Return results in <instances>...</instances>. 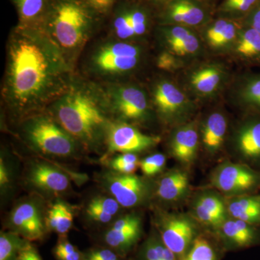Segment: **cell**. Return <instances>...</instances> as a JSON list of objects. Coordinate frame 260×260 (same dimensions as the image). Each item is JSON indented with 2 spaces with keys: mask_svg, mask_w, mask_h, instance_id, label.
I'll return each mask as SVG.
<instances>
[{
  "mask_svg": "<svg viewBox=\"0 0 260 260\" xmlns=\"http://www.w3.org/2000/svg\"><path fill=\"white\" fill-rule=\"evenodd\" d=\"M21 121L22 137L34 150L58 157L70 156L78 150V142L46 111Z\"/></svg>",
  "mask_w": 260,
  "mask_h": 260,
  "instance_id": "5b68a950",
  "label": "cell"
},
{
  "mask_svg": "<svg viewBox=\"0 0 260 260\" xmlns=\"http://www.w3.org/2000/svg\"><path fill=\"white\" fill-rule=\"evenodd\" d=\"M144 1L150 5L155 10V12H157L164 8L172 0H144Z\"/></svg>",
  "mask_w": 260,
  "mask_h": 260,
  "instance_id": "f6af8a7d",
  "label": "cell"
},
{
  "mask_svg": "<svg viewBox=\"0 0 260 260\" xmlns=\"http://www.w3.org/2000/svg\"><path fill=\"white\" fill-rule=\"evenodd\" d=\"M235 97L249 115L260 116V73L243 76L238 82Z\"/></svg>",
  "mask_w": 260,
  "mask_h": 260,
  "instance_id": "cb8c5ba5",
  "label": "cell"
},
{
  "mask_svg": "<svg viewBox=\"0 0 260 260\" xmlns=\"http://www.w3.org/2000/svg\"><path fill=\"white\" fill-rule=\"evenodd\" d=\"M102 83L114 121L133 124L146 122L151 118L153 105L148 92L143 87L124 80Z\"/></svg>",
  "mask_w": 260,
  "mask_h": 260,
  "instance_id": "8992f818",
  "label": "cell"
},
{
  "mask_svg": "<svg viewBox=\"0 0 260 260\" xmlns=\"http://www.w3.org/2000/svg\"><path fill=\"white\" fill-rule=\"evenodd\" d=\"M175 254L162 243L151 241L145 248V260H176Z\"/></svg>",
  "mask_w": 260,
  "mask_h": 260,
  "instance_id": "836d02e7",
  "label": "cell"
},
{
  "mask_svg": "<svg viewBox=\"0 0 260 260\" xmlns=\"http://www.w3.org/2000/svg\"><path fill=\"white\" fill-rule=\"evenodd\" d=\"M89 205L99 208L112 216L119 211L121 206L114 198H105V197H98L94 198Z\"/></svg>",
  "mask_w": 260,
  "mask_h": 260,
  "instance_id": "74e56055",
  "label": "cell"
},
{
  "mask_svg": "<svg viewBox=\"0 0 260 260\" xmlns=\"http://www.w3.org/2000/svg\"><path fill=\"white\" fill-rule=\"evenodd\" d=\"M138 160L136 154L132 153H121L113 159L112 167L119 165H126V164H138Z\"/></svg>",
  "mask_w": 260,
  "mask_h": 260,
  "instance_id": "7bdbcfd3",
  "label": "cell"
},
{
  "mask_svg": "<svg viewBox=\"0 0 260 260\" xmlns=\"http://www.w3.org/2000/svg\"><path fill=\"white\" fill-rule=\"evenodd\" d=\"M87 214L90 218L93 219L95 221L99 222V223H106L112 220V215L106 213L105 212L102 211L99 208L92 205H88L86 210Z\"/></svg>",
  "mask_w": 260,
  "mask_h": 260,
  "instance_id": "b9f144b4",
  "label": "cell"
},
{
  "mask_svg": "<svg viewBox=\"0 0 260 260\" xmlns=\"http://www.w3.org/2000/svg\"><path fill=\"white\" fill-rule=\"evenodd\" d=\"M107 186L114 199L124 208L141 204L148 195V186L144 181L135 174H111Z\"/></svg>",
  "mask_w": 260,
  "mask_h": 260,
  "instance_id": "2e32d148",
  "label": "cell"
},
{
  "mask_svg": "<svg viewBox=\"0 0 260 260\" xmlns=\"http://www.w3.org/2000/svg\"><path fill=\"white\" fill-rule=\"evenodd\" d=\"M75 69L42 29L17 25L7 43L2 100L20 120L44 112L69 88Z\"/></svg>",
  "mask_w": 260,
  "mask_h": 260,
  "instance_id": "6da1fadb",
  "label": "cell"
},
{
  "mask_svg": "<svg viewBox=\"0 0 260 260\" xmlns=\"http://www.w3.org/2000/svg\"><path fill=\"white\" fill-rule=\"evenodd\" d=\"M28 243L18 234L2 233L0 236V260H17L20 251Z\"/></svg>",
  "mask_w": 260,
  "mask_h": 260,
  "instance_id": "1f68e13d",
  "label": "cell"
},
{
  "mask_svg": "<svg viewBox=\"0 0 260 260\" xmlns=\"http://www.w3.org/2000/svg\"><path fill=\"white\" fill-rule=\"evenodd\" d=\"M242 26L241 21L217 17L198 30L205 47L219 54L232 51Z\"/></svg>",
  "mask_w": 260,
  "mask_h": 260,
  "instance_id": "9a60e30c",
  "label": "cell"
},
{
  "mask_svg": "<svg viewBox=\"0 0 260 260\" xmlns=\"http://www.w3.org/2000/svg\"><path fill=\"white\" fill-rule=\"evenodd\" d=\"M106 19L85 0H52L42 29L75 68L84 48Z\"/></svg>",
  "mask_w": 260,
  "mask_h": 260,
  "instance_id": "3957f363",
  "label": "cell"
},
{
  "mask_svg": "<svg viewBox=\"0 0 260 260\" xmlns=\"http://www.w3.org/2000/svg\"><path fill=\"white\" fill-rule=\"evenodd\" d=\"M199 132L195 122L184 123L177 126L171 138L172 155L184 164L194 160L199 145Z\"/></svg>",
  "mask_w": 260,
  "mask_h": 260,
  "instance_id": "d6986e66",
  "label": "cell"
},
{
  "mask_svg": "<svg viewBox=\"0 0 260 260\" xmlns=\"http://www.w3.org/2000/svg\"><path fill=\"white\" fill-rule=\"evenodd\" d=\"M17 260H42V259L37 250L28 243L20 251Z\"/></svg>",
  "mask_w": 260,
  "mask_h": 260,
  "instance_id": "ee69618b",
  "label": "cell"
},
{
  "mask_svg": "<svg viewBox=\"0 0 260 260\" xmlns=\"http://www.w3.org/2000/svg\"><path fill=\"white\" fill-rule=\"evenodd\" d=\"M45 111L87 148L105 143L108 127L114 121L102 83L77 73L68 90Z\"/></svg>",
  "mask_w": 260,
  "mask_h": 260,
  "instance_id": "7a4b0ae2",
  "label": "cell"
},
{
  "mask_svg": "<svg viewBox=\"0 0 260 260\" xmlns=\"http://www.w3.org/2000/svg\"><path fill=\"white\" fill-rule=\"evenodd\" d=\"M259 3L260 0H223L217 14L218 17L242 21Z\"/></svg>",
  "mask_w": 260,
  "mask_h": 260,
  "instance_id": "f546056e",
  "label": "cell"
},
{
  "mask_svg": "<svg viewBox=\"0 0 260 260\" xmlns=\"http://www.w3.org/2000/svg\"><path fill=\"white\" fill-rule=\"evenodd\" d=\"M9 181V177H8V171L5 167L4 162L1 159L0 162V184L2 186L5 185Z\"/></svg>",
  "mask_w": 260,
  "mask_h": 260,
  "instance_id": "bcb514c9",
  "label": "cell"
},
{
  "mask_svg": "<svg viewBox=\"0 0 260 260\" xmlns=\"http://www.w3.org/2000/svg\"><path fill=\"white\" fill-rule=\"evenodd\" d=\"M73 223V215L70 208L62 203H56L49 210L48 226L59 234L69 232Z\"/></svg>",
  "mask_w": 260,
  "mask_h": 260,
  "instance_id": "4dcf8cb0",
  "label": "cell"
},
{
  "mask_svg": "<svg viewBox=\"0 0 260 260\" xmlns=\"http://www.w3.org/2000/svg\"><path fill=\"white\" fill-rule=\"evenodd\" d=\"M10 221L15 230L28 240L41 239L45 232L40 209L30 202L18 205L11 214Z\"/></svg>",
  "mask_w": 260,
  "mask_h": 260,
  "instance_id": "e0dca14e",
  "label": "cell"
},
{
  "mask_svg": "<svg viewBox=\"0 0 260 260\" xmlns=\"http://www.w3.org/2000/svg\"><path fill=\"white\" fill-rule=\"evenodd\" d=\"M84 260H119L114 251L109 249H96L90 251Z\"/></svg>",
  "mask_w": 260,
  "mask_h": 260,
  "instance_id": "60d3db41",
  "label": "cell"
},
{
  "mask_svg": "<svg viewBox=\"0 0 260 260\" xmlns=\"http://www.w3.org/2000/svg\"><path fill=\"white\" fill-rule=\"evenodd\" d=\"M52 0H10L18 15L19 26L42 29Z\"/></svg>",
  "mask_w": 260,
  "mask_h": 260,
  "instance_id": "44dd1931",
  "label": "cell"
},
{
  "mask_svg": "<svg viewBox=\"0 0 260 260\" xmlns=\"http://www.w3.org/2000/svg\"><path fill=\"white\" fill-rule=\"evenodd\" d=\"M231 52L245 64L260 65V34L242 24Z\"/></svg>",
  "mask_w": 260,
  "mask_h": 260,
  "instance_id": "7402d4cb",
  "label": "cell"
},
{
  "mask_svg": "<svg viewBox=\"0 0 260 260\" xmlns=\"http://www.w3.org/2000/svg\"><path fill=\"white\" fill-rule=\"evenodd\" d=\"M160 138L145 135L133 124L113 121L108 127L105 143L112 153H132L148 150L160 142Z\"/></svg>",
  "mask_w": 260,
  "mask_h": 260,
  "instance_id": "7c38bea8",
  "label": "cell"
},
{
  "mask_svg": "<svg viewBox=\"0 0 260 260\" xmlns=\"http://www.w3.org/2000/svg\"><path fill=\"white\" fill-rule=\"evenodd\" d=\"M155 13L144 0H119L109 16L112 38L132 42L143 39L156 23Z\"/></svg>",
  "mask_w": 260,
  "mask_h": 260,
  "instance_id": "52a82bcc",
  "label": "cell"
},
{
  "mask_svg": "<svg viewBox=\"0 0 260 260\" xmlns=\"http://www.w3.org/2000/svg\"><path fill=\"white\" fill-rule=\"evenodd\" d=\"M228 121L223 113L213 112L205 118L201 128V140L204 148L215 153L221 148L226 136Z\"/></svg>",
  "mask_w": 260,
  "mask_h": 260,
  "instance_id": "603a6c76",
  "label": "cell"
},
{
  "mask_svg": "<svg viewBox=\"0 0 260 260\" xmlns=\"http://www.w3.org/2000/svg\"><path fill=\"white\" fill-rule=\"evenodd\" d=\"M112 39L94 48L87 61L89 73L101 83L123 80L140 69L145 60L142 44Z\"/></svg>",
  "mask_w": 260,
  "mask_h": 260,
  "instance_id": "277c9868",
  "label": "cell"
},
{
  "mask_svg": "<svg viewBox=\"0 0 260 260\" xmlns=\"http://www.w3.org/2000/svg\"><path fill=\"white\" fill-rule=\"evenodd\" d=\"M227 211L233 218L260 225V194H245L232 200Z\"/></svg>",
  "mask_w": 260,
  "mask_h": 260,
  "instance_id": "484cf974",
  "label": "cell"
},
{
  "mask_svg": "<svg viewBox=\"0 0 260 260\" xmlns=\"http://www.w3.org/2000/svg\"><path fill=\"white\" fill-rule=\"evenodd\" d=\"M243 25L254 29L260 34V3L242 20Z\"/></svg>",
  "mask_w": 260,
  "mask_h": 260,
  "instance_id": "ab89813d",
  "label": "cell"
},
{
  "mask_svg": "<svg viewBox=\"0 0 260 260\" xmlns=\"http://www.w3.org/2000/svg\"><path fill=\"white\" fill-rule=\"evenodd\" d=\"M224 236L241 247L253 245L259 242L260 232L256 225L237 219L225 220L221 225Z\"/></svg>",
  "mask_w": 260,
  "mask_h": 260,
  "instance_id": "4316f807",
  "label": "cell"
},
{
  "mask_svg": "<svg viewBox=\"0 0 260 260\" xmlns=\"http://www.w3.org/2000/svg\"><path fill=\"white\" fill-rule=\"evenodd\" d=\"M55 255L59 260H81V254L68 241L59 242L55 248Z\"/></svg>",
  "mask_w": 260,
  "mask_h": 260,
  "instance_id": "8d00e7d4",
  "label": "cell"
},
{
  "mask_svg": "<svg viewBox=\"0 0 260 260\" xmlns=\"http://www.w3.org/2000/svg\"><path fill=\"white\" fill-rule=\"evenodd\" d=\"M98 13L107 18L112 15L113 10L119 0H85Z\"/></svg>",
  "mask_w": 260,
  "mask_h": 260,
  "instance_id": "f35d334b",
  "label": "cell"
},
{
  "mask_svg": "<svg viewBox=\"0 0 260 260\" xmlns=\"http://www.w3.org/2000/svg\"><path fill=\"white\" fill-rule=\"evenodd\" d=\"M185 260H215V252L206 239L198 237L194 239Z\"/></svg>",
  "mask_w": 260,
  "mask_h": 260,
  "instance_id": "d6a6232c",
  "label": "cell"
},
{
  "mask_svg": "<svg viewBox=\"0 0 260 260\" xmlns=\"http://www.w3.org/2000/svg\"><path fill=\"white\" fill-rule=\"evenodd\" d=\"M183 260H185V259H183Z\"/></svg>",
  "mask_w": 260,
  "mask_h": 260,
  "instance_id": "c3c4849f",
  "label": "cell"
},
{
  "mask_svg": "<svg viewBox=\"0 0 260 260\" xmlns=\"http://www.w3.org/2000/svg\"><path fill=\"white\" fill-rule=\"evenodd\" d=\"M249 116L237 130L236 148L244 160L260 167V116Z\"/></svg>",
  "mask_w": 260,
  "mask_h": 260,
  "instance_id": "ac0fdd59",
  "label": "cell"
},
{
  "mask_svg": "<svg viewBox=\"0 0 260 260\" xmlns=\"http://www.w3.org/2000/svg\"><path fill=\"white\" fill-rule=\"evenodd\" d=\"M213 186L229 194H249L260 188V172L242 164H223L216 169Z\"/></svg>",
  "mask_w": 260,
  "mask_h": 260,
  "instance_id": "4fadbf2b",
  "label": "cell"
},
{
  "mask_svg": "<svg viewBox=\"0 0 260 260\" xmlns=\"http://www.w3.org/2000/svg\"><path fill=\"white\" fill-rule=\"evenodd\" d=\"M189 178L185 172L174 170L160 179L157 187V195L165 201H176L187 190Z\"/></svg>",
  "mask_w": 260,
  "mask_h": 260,
  "instance_id": "83f0119b",
  "label": "cell"
},
{
  "mask_svg": "<svg viewBox=\"0 0 260 260\" xmlns=\"http://www.w3.org/2000/svg\"><path fill=\"white\" fill-rule=\"evenodd\" d=\"M141 227L132 229H114L111 228L105 234L108 245L118 251H127L139 239Z\"/></svg>",
  "mask_w": 260,
  "mask_h": 260,
  "instance_id": "f1b7e54d",
  "label": "cell"
},
{
  "mask_svg": "<svg viewBox=\"0 0 260 260\" xmlns=\"http://www.w3.org/2000/svg\"><path fill=\"white\" fill-rule=\"evenodd\" d=\"M155 36L162 50L177 56L186 65L205 54L204 43L196 29L181 25H157Z\"/></svg>",
  "mask_w": 260,
  "mask_h": 260,
  "instance_id": "9c48e42d",
  "label": "cell"
},
{
  "mask_svg": "<svg viewBox=\"0 0 260 260\" xmlns=\"http://www.w3.org/2000/svg\"><path fill=\"white\" fill-rule=\"evenodd\" d=\"M198 1L205 2V3H208L209 0H198Z\"/></svg>",
  "mask_w": 260,
  "mask_h": 260,
  "instance_id": "7dc6e473",
  "label": "cell"
},
{
  "mask_svg": "<svg viewBox=\"0 0 260 260\" xmlns=\"http://www.w3.org/2000/svg\"><path fill=\"white\" fill-rule=\"evenodd\" d=\"M227 209L223 200L213 194H205L197 201L194 213L201 223L211 226H221L225 221Z\"/></svg>",
  "mask_w": 260,
  "mask_h": 260,
  "instance_id": "d4e9b609",
  "label": "cell"
},
{
  "mask_svg": "<svg viewBox=\"0 0 260 260\" xmlns=\"http://www.w3.org/2000/svg\"><path fill=\"white\" fill-rule=\"evenodd\" d=\"M213 19L208 3L198 0H172L155 13L157 25H174L198 30Z\"/></svg>",
  "mask_w": 260,
  "mask_h": 260,
  "instance_id": "30bf717a",
  "label": "cell"
},
{
  "mask_svg": "<svg viewBox=\"0 0 260 260\" xmlns=\"http://www.w3.org/2000/svg\"><path fill=\"white\" fill-rule=\"evenodd\" d=\"M167 162V158L162 153H155L140 162L139 167L146 176H153L161 172Z\"/></svg>",
  "mask_w": 260,
  "mask_h": 260,
  "instance_id": "d590c367",
  "label": "cell"
},
{
  "mask_svg": "<svg viewBox=\"0 0 260 260\" xmlns=\"http://www.w3.org/2000/svg\"><path fill=\"white\" fill-rule=\"evenodd\" d=\"M148 93L154 112L168 124L181 123L194 111L192 99L169 78L160 77L154 80Z\"/></svg>",
  "mask_w": 260,
  "mask_h": 260,
  "instance_id": "ba28073f",
  "label": "cell"
},
{
  "mask_svg": "<svg viewBox=\"0 0 260 260\" xmlns=\"http://www.w3.org/2000/svg\"><path fill=\"white\" fill-rule=\"evenodd\" d=\"M28 179L36 187L53 194L64 192L70 186L69 179L64 173L47 164L34 165L29 172Z\"/></svg>",
  "mask_w": 260,
  "mask_h": 260,
  "instance_id": "ffe728a7",
  "label": "cell"
},
{
  "mask_svg": "<svg viewBox=\"0 0 260 260\" xmlns=\"http://www.w3.org/2000/svg\"><path fill=\"white\" fill-rule=\"evenodd\" d=\"M229 73L223 64L205 62L191 67L184 76V86L198 99H210L226 85Z\"/></svg>",
  "mask_w": 260,
  "mask_h": 260,
  "instance_id": "8fae6325",
  "label": "cell"
},
{
  "mask_svg": "<svg viewBox=\"0 0 260 260\" xmlns=\"http://www.w3.org/2000/svg\"><path fill=\"white\" fill-rule=\"evenodd\" d=\"M156 66L158 69L174 73L187 66L182 60L167 51L161 50L156 58Z\"/></svg>",
  "mask_w": 260,
  "mask_h": 260,
  "instance_id": "e575fe53",
  "label": "cell"
},
{
  "mask_svg": "<svg viewBox=\"0 0 260 260\" xmlns=\"http://www.w3.org/2000/svg\"><path fill=\"white\" fill-rule=\"evenodd\" d=\"M158 221L162 244L176 256L184 255L194 238L191 220L183 215L164 214Z\"/></svg>",
  "mask_w": 260,
  "mask_h": 260,
  "instance_id": "5bb4252c",
  "label": "cell"
}]
</instances>
